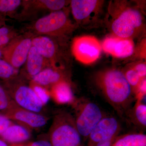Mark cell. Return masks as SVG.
Wrapping results in <instances>:
<instances>
[{
  "mask_svg": "<svg viewBox=\"0 0 146 146\" xmlns=\"http://www.w3.org/2000/svg\"><path fill=\"white\" fill-rule=\"evenodd\" d=\"M59 40L42 35H33L32 46L35 47L38 51L46 58L54 68L64 69L61 63V54Z\"/></svg>",
  "mask_w": 146,
  "mask_h": 146,
  "instance_id": "cell-11",
  "label": "cell"
},
{
  "mask_svg": "<svg viewBox=\"0 0 146 146\" xmlns=\"http://www.w3.org/2000/svg\"><path fill=\"white\" fill-rule=\"evenodd\" d=\"M14 123L4 115L0 113V135Z\"/></svg>",
  "mask_w": 146,
  "mask_h": 146,
  "instance_id": "cell-27",
  "label": "cell"
},
{
  "mask_svg": "<svg viewBox=\"0 0 146 146\" xmlns=\"http://www.w3.org/2000/svg\"><path fill=\"white\" fill-rule=\"evenodd\" d=\"M105 52L118 58H125L131 56L134 51L133 39H123L117 36L106 37L102 44Z\"/></svg>",
  "mask_w": 146,
  "mask_h": 146,
  "instance_id": "cell-14",
  "label": "cell"
},
{
  "mask_svg": "<svg viewBox=\"0 0 146 146\" xmlns=\"http://www.w3.org/2000/svg\"><path fill=\"white\" fill-rule=\"evenodd\" d=\"M31 129L20 124L13 123L0 136L6 142L12 144L21 143L29 140L31 136Z\"/></svg>",
  "mask_w": 146,
  "mask_h": 146,
  "instance_id": "cell-17",
  "label": "cell"
},
{
  "mask_svg": "<svg viewBox=\"0 0 146 146\" xmlns=\"http://www.w3.org/2000/svg\"><path fill=\"white\" fill-rule=\"evenodd\" d=\"M18 75L19 70L3 58H0V80L1 82L10 81Z\"/></svg>",
  "mask_w": 146,
  "mask_h": 146,
  "instance_id": "cell-22",
  "label": "cell"
},
{
  "mask_svg": "<svg viewBox=\"0 0 146 146\" xmlns=\"http://www.w3.org/2000/svg\"><path fill=\"white\" fill-rule=\"evenodd\" d=\"M50 95L56 102L67 104L74 100L72 91L68 82H62L50 88Z\"/></svg>",
  "mask_w": 146,
  "mask_h": 146,
  "instance_id": "cell-18",
  "label": "cell"
},
{
  "mask_svg": "<svg viewBox=\"0 0 146 146\" xmlns=\"http://www.w3.org/2000/svg\"><path fill=\"white\" fill-rule=\"evenodd\" d=\"M33 35L28 32L20 34L1 50L3 59L17 70L25 64L32 46Z\"/></svg>",
  "mask_w": 146,
  "mask_h": 146,
  "instance_id": "cell-6",
  "label": "cell"
},
{
  "mask_svg": "<svg viewBox=\"0 0 146 146\" xmlns=\"http://www.w3.org/2000/svg\"><path fill=\"white\" fill-rule=\"evenodd\" d=\"M9 146H28V144L27 145H25V144L21 143L12 144Z\"/></svg>",
  "mask_w": 146,
  "mask_h": 146,
  "instance_id": "cell-33",
  "label": "cell"
},
{
  "mask_svg": "<svg viewBox=\"0 0 146 146\" xmlns=\"http://www.w3.org/2000/svg\"><path fill=\"white\" fill-rule=\"evenodd\" d=\"M12 121L24 126L30 129L39 128L47 123L48 119L39 113L32 112L18 106L13 101L3 115Z\"/></svg>",
  "mask_w": 146,
  "mask_h": 146,
  "instance_id": "cell-9",
  "label": "cell"
},
{
  "mask_svg": "<svg viewBox=\"0 0 146 146\" xmlns=\"http://www.w3.org/2000/svg\"><path fill=\"white\" fill-rule=\"evenodd\" d=\"M13 101L6 89L0 83V113L3 115Z\"/></svg>",
  "mask_w": 146,
  "mask_h": 146,
  "instance_id": "cell-24",
  "label": "cell"
},
{
  "mask_svg": "<svg viewBox=\"0 0 146 146\" xmlns=\"http://www.w3.org/2000/svg\"><path fill=\"white\" fill-rule=\"evenodd\" d=\"M20 35L19 32L13 26L6 24L0 28V49L6 47Z\"/></svg>",
  "mask_w": 146,
  "mask_h": 146,
  "instance_id": "cell-20",
  "label": "cell"
},
{
  "mask_svg": "<svg viewBox=\"0 0 146 146\" xmlns=\"http://www.w3.org/2000/svg\"><path fill=\"white\" fill-rule=\"evenodd\" d=\"M120 129L119 123L115 118H103L89 134L90 145L94 146L100 141L117 137Z\"/></svg>",
  "mask_w": 146,
  "mask_h": 146,
  "instance_id": "cell-13",
  "label": "cell"
},
{
  "mask_svg": "<svg viewBox=\"0 0 146 146\" xmlns=\"http://www.w3.org/2000/svg\"><path fill=\"white\" fill-rule=\"evenodd\" d=\"M133 68L142 79L146 78V65L145 63H138V64H136Z\"/></svg>",
  "mask_w": 146,
  "mask_h": 146,
  "instance_id": "cell-28",
  "label": "cell"
},
{
  "mask_svg": "<svg viewBox=\"0 0 146 146\" xmlns=\"http://www.w3.org/2000/svg\"><path fill=\"white\" fill-rule=\"evenodd\" d=\"M30 86L34 90L42 103L45 105L49 100L50 93L48 92L45 88L33 82H31Z\"/></svg>",
  "mask_w": 146,
  "mask_h": 146,
  "instance_id": "cell-26",
  "label": "cell"
},
{
  "mask_svg": "<svg viewBox=\"0 0 146 146\" xmlns=\"http://www.w3.org/2000/svg\"><path fill=\"white\" fill-rule=\"evenodd\" d=\"M102 45L95 36L84 35L74 38L72 51L76 59L85 64H90L96 61L100 56Z\"/></svg>",
  "mask_w": 146,
  "mask_h": 146,
  "instance_id": "cell-8",
  "label": "cell"
},
{
  "mask_svg": "<svg viewBox=\"0 0 146 146\" xmlns=\"http://www.w3.org/2000/svg\"><path fill=\"white\" fill-rule=\"evenodd\" d=\"M137 100L134 109V115L136 121L140 125L146 126V106L141 102L142 100Z\"/></svg>",
  "mask_w": 146,
  "mask_h": 146,
  "instance_id": "cell-23",
  "label": "cell"
},
{
  "mask_svg": "<svg viewBox=\"0 0 146 146\" xmlns=\"http://www.w3.org/2000/svg\"><path fill=\"white\" fill-rule=\"evenodd\" d=\"M64 69L49 67L44 69L31 80V82L45 89L51 88L62 82H68Z\"/></svg>",
  "mask_w": 146,
  "mask_h": 146,
  "instance_id": "cell-16",
  "label": "cell"
},
{
  "mask_svg": "<svg viewBox=\"0 0 146 146\" xmlns=\"http://www.w3.org/2000/svg\"><path fill=\"white\" fill-rule=\"evenodd\" d=\"M70 1L65 0H24L21 5L23 9L15 18L24 19L30 13L48 11L51 12L62 10L70 4Z\"/></svg>",
  "mask_w": 146,
  "mask_h": 146,
  "instance_id": "cell-12",
  "label": "cell"
},
{
  "mask_svg": "<svg viewBox=\"0 0 146 146\" xmlns=\"http://www.w3.org/2000/svg\"><path fill=\"white\" fill-rule=\"evenodd\" d=\"M103 3L98 0L70 1L71 11L77 25H86L93 22L99 14Z\"/></svg>",
  "mask_w": 146,
  "mask_h": 146,
  "instance_id": "cell-10",
  "label": "cell"
},
{
  "mask_svg": "<svg viewBox=\"0 0 146 146\" xmlns=\"http://www.w3.org/2000/svg\"><path fill=\"white\" fill-rule=\"evenodd\" d=\"M124 74L131 87V90L135 93L142 79L133 68L128 70Z\"/></svg>",
  "mask_w": 146,
  "mask_h": 146,
  "instance_id": "cell-25",
  "label": "cell"
},
{
  "mask_svg": "<svg viewBox=\"0 0 146 146\" xmlns=\"http://www.w3.org/2000/svg\"><path fill=\"white\" fill-rule=\"evenodd\" d=\"M0 58H3L2 53L1 50L0 49Z\"/></svg>",
  "mask_w": 146,
  "mask_h": 146,
  "instance_id": "cell-34",
  "label": "cell"
},
{
  "mask_svg": "<svg viewBox=\"0 0 146 146\" xmlns=\"http://www.w3.org/2000/svg\"><path fill=\"white\" fill-rule=\"evenodd\" d=\"M24 65L23 76L31 80L43 70L52 67L50 62L33 46L29 52Z\"/></svg>",
  "mask_w": 146,
  "mask_h": 146,
  "instance_id": "cell-15",
  "label": "cell"
},
{
  "mask_svg": "<svg viewBox=\"0 0 146 146\" xmlns=\"http://www.w3.org/2000/svg\"><path fill=\"white\" fill-rule=\"evenodd\" d=\"M7 21V19L6 16L0 15V28L5 25Z\"/></svg>",
  "mask_w": 146,
  "mask_h": 146,
  "instance_id": "cell-31",
  "label": "cell"
},
{
  "mask_svg": "<svg viewBox=\"0 0 146 146\" xmlns=\"http://www.w3.org/2000/svg\"><path fill=\"white\" fill-rule=\"evenodd\" d=\"M76 112V127L80 136L84 138L89 137L94 127L104 117L100 107L88 101L79 102Z\"/></svg>",
  "mask_w": 146,
  "mask_h": 146,
  "instance_id": "cell-7",
  "label": "cell"
},
{
  "mask_svg": "<svg viewBox=\"0 0 146 146\" xmlns=\"http://www.w3.org/2000/svg\"><path fill=\"white\" fill-rule=\"evenodd\" d=\"M112 146H146V136L142 133H132L120 137Z\"/></svg>",
  "mask_w": 146,
  "mask_h": 146,
  "instance_id": "cell-19",
  "label": "cell"
},
{
  "mask_svg": "<svg viewBox=\"0 0 146 146\" xmlns=\"http://www.w3.org/2000/svg\"><path fill=\"white\" fill-rule=\"evenodd\" d=\"M110 7L109 25L112 35L132 39L141 33L144 28L143 17L138 9L125 1H116Z\"/></svg>",
  "mask_w": 146,
  "mask_h": 146,
  "instance_id": "cell-2",
  "label": "cell"
},
{
  "mask_svg": "<svg viewBox=\"0 0 146 146\" xmlns=\"http://www.w3.org/2000/svg\"><path fill=\"white\" fill-rule=\"evenodd\" d=\"M66 8L51 12L28 25L27 32L34 35L49 36L62 41L66 39L77 25L71 21L69 10Z\"/></svg>",
  "mask_w": 146,
  "mask_h": 146,
  "instance_id": "cell-3",
  "label": "cell"
},
{
  "mask_svg": "<svg viewBox=\"0 0 146 146\" xmlns=\"http://www.w3.org/2000/svg\"><path fill=\"white\" fill-rule=\"evenodd\" d=\"M28 146H52L50 142L48 141L41 140L29 143L28 144Z\"/></svg>",
  "mask_w": 146,
  "mask_h": 146,
  "instance_id": "cell-30",
  "label": "cell"
},
{
  "mask_svg": "<svg viewBox=\"0 0 146 146\" xmlns=\"http://www.w3.org/2000/svg\"><path fill=\"white\" fill-rule=\"evenodd\" d=\"M49 136L52 146H78L81 142L75 119L67 112H60L55 116Z\"/></svg>",
  "mask_w": 146,
  "mask_h": 146,
  "instance_id": "cell-4",
  "label": "cell"
},
{
  "mask_svg": "<svg viewBox=\"0 0 146 146\" xmlns=\"http://www.w3.org/2000/svg\"><path fill=\"white\" fill-rule=\"evenodd\" d=\"M116 138L117 137H115L110 139H108V140L100 141L97 143L94 146H112V144L116 140Z\"/></svg>",
  "mask_w": 146,
  "mask_h": 146,
  "instance_id": "cell-29",
  "label": "cell"
},
{
  "mask_svg": "<svg viewBox=\"0 0 146 146\" xmlns=\"http://www.w3.org/2000/svg\"><path fill=\"white\" fill-rule=\"evenodd\" d=\"M22 2L21 0H0V15L15 18L16 10Z\"/></svg>",
  "mask_w": 146,
  "mask_h": 146,
  "instance_id": "cell-21",
  "label": "cell"
},
{
  "mask_svg": "<svg viewBox=\"0 0 146 146\" xmlns=\"http://www.w3.org/2000/svg\"><path fill=\"white\" fill-rule=\"evenodd\" d=\"M8 92L11 99L18 106L32 112L39 113L44 105L33 89L25 83L18 75L10 81L1 83Z\"/></svg>",
  "mask_w": 146,
  "mask_h": 146,
  "instance_id": "cell-5",
  "label": "cell"
},
{
  "mask_svg": "<svg viewBox=\"0 0 146 146\" xmlns=\"http://www.w3.org/2000/svg\"><path fill=\"white\" fill-rule=\"evenodd\" d=\"M96 82L110 104L119 114H122L131 101V87L124 73L110 69L98 74Z\"/></svg>",
  "mask_w": 146,
  "mask_h": 146,
  "instance_id": "cell-1",
  "label": "cell"
},
{
  "mask_svg": "<svg viewBox=\"0 0 146 146\" xmlns=\"http://www.w3.org/2000/svg\"><path fill=\"white\" fill-rule=\"evenodd\" d=\"M0 146H8L5 141L0 139Z\"/></svg>",
  "mask_w": 146,
  "mask_h": 146,
  "instance_id": "cell-32",
  "label": "cell"
}]
</instances>
